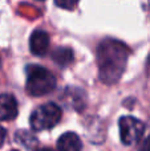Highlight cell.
I'll return each mask as SVG.
<instances>
[{
	"instance_id": "6da1fadb",
	"label": "cell",
	"mask_w": 150,
	"mask_h": 151,
	"mask_svg": "<svg viewBox=\"0 0 150 151\" xmlns=\"http://www.w3.org/2000/svg\"><path fill=\"white\" fill-rule=\"evenodd\" d=\"M129 48L122 41L105 39L97 48V64L100 80L106 85H113L122 77L126 68Z\"/></svg>"
},
{
	"instance_id": "7a4b0ae2",
	"label": "cell",
	"mask_w": 150,
	"mask_h": 151,
	"mask_svg": "<svg viewBox=\"0 0 150 151\" xmlns=\"http://www.w3.org/2000/svg\"><path fill=\"white\" fill-rule=\"evenodd\" d=\"M56 88V77L50 70L40 65L27 68V91L32 97H41L52 93Z\"/></svg>"
},
{
	"instance_id": "3957f363",
	"label": "cell",
	"mask_w": 150,
	"mask_h": 151,
	"mask_svg": "<svg viewBox=\"0 0 150 151\" xmlns=\"http://www.w3.org/2000/svg\"><path fill=\"white\" fill-rule=\"evenodd\" d=\"M61 109L56 104L48 102L39 106L31 115V127L36 131L48 130L57 125L61 119Z\"/></svg>"
},
{
	"instance_id": "277c9868",
	"label": "cell",
	"mask_w": 150,
	"mask_h": 151,
	"mask_svg": "<svg viewBox=\"0 0 150 151\" xmlns=\"http://www.w3.org/2000/svg\"><path fill=\"white\" fill-rule=\"evenodd\" d=\"M118 126L121 141L126 146H133L138 143L145 131V125L140 119L134 117H128V115L120 118Z\"/></svg>"
},
{
	"instance_id": "5b68a950",
	"label": "cell",
	"mask_w": 150,
	"mask_h": 151,
	"mask_svg": "<svg viewBox=\"0 0 150 151\" xmlns=\"http://www.w3.org/2000/svg\"><path fill=\"white\" fill-rule=\"evenodd\" d=\"M49 36L45 31L37 29L31 35L29 39V49L33 55L36 56H44L47 55L48 49H49Z\"/></svg>"
},
{
	"instance_id": "8992f818",
	"label": "cell",
	"mask_w": 150,
	"mask_h": 151,
	"mask_svg": "<svg viewBox=\"0 0 150 151\" xmlns=\"http://www.w3.org/2000/svg\"><path fill=\"white\" fill-rule=\"evenodd\" d=\"M17 101L11 94H0V121H12L17 117Z\"/></svg>"
},
{
	"instance_id": "52a82bcc",
	"label": "cell",
	"mask_w": 150,
	"mask_h": 151,
	"mask_svg": "<svg viewBox=\"0 0 150 151\" xmlns=\"http://www.w3.org/2000/svg\"><path fill=\"white\" fill-rule=\"evenodd\" d=\"M61 99L64 101V104L68 105V107H72L74 110H82L87 102L84 91L77 88H68L66 90H64Z\"/></svg>"
},
{
	"instance_id": "ba28073f",
	"label": "cell",
	"mask_w": 150,
	"mask_h": 151,
	"mask_svg": "<svg viewBox=\"0 0 150 151\" xmlns=\"http://www.w3.org/2000/svg\"><path fill=\"white\" fill-rule=\"evenodd\" d=\"M57 149L58 151H81V139L74 133H65L58 138Z\"/></svg>"
},
{
	"instance_id": "9c48e42d",
	"label": "cell",
	"mask_w": 150,
	"mask_h": 151,
	"mask_svg": "<svg viewBox=\"0 0 150 151\" xmlns=\"http://www.w3.org/2000/svg\"><path fill=\"white\" fill-rule=\"evenodd\" d=\"M52 60L61 68H65L73 64L74 53L68 47H58L52 52Z\"/></svg>"
},
{
	"instance_id": "30bf717a",
	"label": "cell",
	"mask_w": 150,
	"mask_h": 151,
	"mask_svg": "<svg viewBox=\"0 0 150 151\" xmlns=\"http://www.w3.org/2000/svg\"><path fill=\"white\" fill-rule=\"evenodd\" d=\"M15 138H16V142H17V143H20L21 146H24L28 150H32L37 145L36 137H35L33 134H31L29 131H25V130L17 131Z\"/></svg>"
},
{
	"instance_id": "8fae6325",
	"label": "cell",
	"mask_w": 150,
	"mask_h": 151,
	"mask_svg": "<svg viewBox=\"0 0 150 151\" xmlns=\"http://www.w3.org/2000/svg\"><path fill=\"white\" fill-rule=\"evenodd\" d=\"M77 1H71V3H61V1H56V5H58V7H63V8H69V9H72L73 7H76Z\"/></svg>"
},
{
	"instance_id": "7c38bea8",
	"label": "cell",
	"mask_w": 150,
	"mask_h": 151,
	"mask_svg": "<svg viewBox=\"0 0 150 151\" xmlns=\"http://www.w3.org/2000/svg\"><path fill=\"white\" fill-rule=\"evenodd\" d=\"M138 151H150V135L142 142V145H141V147Z\"/></svg>"
},
{
	"instance_id": "4fadbf2b",
	"label": "cell",
	"mask_w": 150,
	"mask_h": 151,
	"mask_svg": "<svg viewBox=\"0 0 150 151\" xmlns=\"http://www.w3.org/2000/svg\"><path fill=\"white\" fill-rule=\"evenodd\" d=\"M5 138H7V131H5V129L0 127V147L4 145Z\"/></svg>"
},
{
	"instance_id": "5bb4252c",
	"label": "cell",
	"mask_w": 150,
	"mask_h": 151,
	"mask_svg": "<svg viewBox=\"0 0 150 151\" xmlns=\"http://www.w3.org/2000/svg\"><path fill=\"white\" fill-rule=\"evenodd\" d=\"M36 151H55V150L49 149V147H44V149H39V150H36Z\"/></svg>"
},
{
	"instance_id": "9a60e30c",
	"label": "cell",
	"mask_w": 150,
	"mask_h": 151,
	"mask_svg": "<svg viewBox=\"0 0 150 151\" xmlns=\"http://www.w3.org/2000/svg\"><path fill=\"white\" fill-rule=\"evenodd\" d=\"M145 8H149V11H150V3H149V4H146V5H145Z\"/></svg>"
},
{
	"instance_id": "2e32d148",
	"label": "cell",
	"mask_w": 150,
	"mask_h": 151,
	"mask_svg": "<svg viewBox=\"0 0 150 151\" xmlns=\"http://www.w3.org/2000/svg\"><path fill=\"white\" fill-rule=\"evenodd\" d=\"M148 64L150 65V56H149V58H148Z\"/></svg>"
},
{
	"instance_id": "e0dca14e",
	"label": "cell",
	"mask_w": 150,
	"mask_h": 151,
	"mask_svg": "<svg viewBox=\"0 0 150 151\" xmlns=\"http://www.w3.org/2000/svg\"><path fill=\"white\" fill-rule=\"evenodd\" d=\"M13 151H17V150H13Z\"/></svg>"
},
{
	"instance_id": "ac0fdd59",
	"label": "cell",
	"mask_w": 150,
	"mask_h": 151,
	"mask_svg": "<svg viewBox=\"0 0 150 151\" xmlns=\"http://www.w3.org/2000/svg\"><path fill=\"white\" fill-rule=\"evenodd\" d=\"M0 64H1V61H0Z\"/></svg>"
}]
</instances>
